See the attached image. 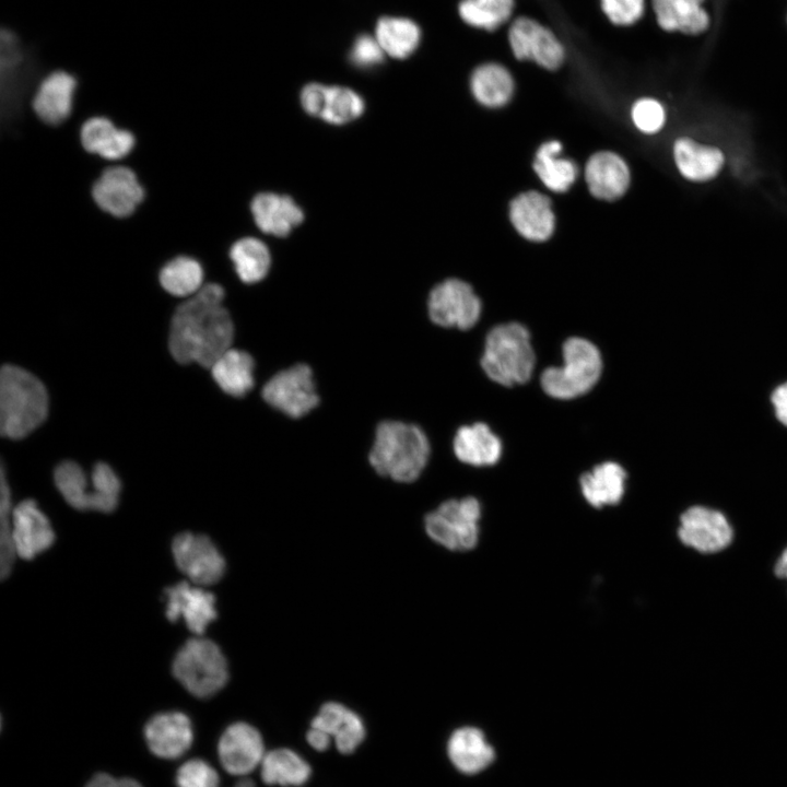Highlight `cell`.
<instances>
[{
    "mask_svg": "<svg viewBox=\"0 0 787 787\" xmlns=\"http://www.w3.org/2000/svg\"><path fill=\"white\" fill-rule=\"evenodd\" d=\"M225 287L218 281H205L192 296L175 309L169 329V351L181 363H197L210 368L232 348L234 322L224 305Z\"/></svg>",
    "mask_w": 787,
    "mask_h": 787,
    "instance_id": "1",
    "label": "cell"
},
{
    "mask_svg": "<svg viewBox=\"0 0 787 787\" xmlns=\"http://www.w3.org/2000/svg\"><path fill=\"white\" fill-rule=\"evenodd\" d=\"M430 454L428 438L420 426L399 420H385L375 430L368 462L379 475L410 483L423 472Z\"/></svg>",
    "mask_w": 787,
    "mask_h": 787,
    "instance_id": "2",
    "label": "cell"
},
{
    "mask_svg": "<svg viewBox=\"0 0 787 787\" xmlns=\"http://www.w3.org/2000/svg\"><path fill=\"white\" fill-rule=\"evenodd\" d=\"M48 413V395L43 383L24 368L11 364L0 371V432L20 439L37 428Z\"/></svg>",
    "mask_w": 787,
    "mask_h": 787,
    "instance_id": "3",
    "label": "cell"
},
{
    "mask_svg": "<svg viewBox=\"0 0 787 787\" xmlns=\"http://www.w3.org/2000/svg\"><path fill=\"white\" fill-rule=\"evenodd\" d=\"M47 67L33 45L10 26L0 33V109L31 105V98Z\"/></svg>",
    "mask_w": 787,
    "mask_h": 787,
    "instance_id": "4",
    "label": "cell"
},
{
    "mask_svg": "<svg viewBox=\"0 0 787 787\" xmlns=\"http://www.w3.org/2000/svg\"><path fill=\"white\" fill-rule=\"evenodd\" d=\"M535 361L529 331L521 324H502L489 331L481 366L493 381L503 386L524 384L531 377Z\"/></svg>",
    "mask_w": 787,
    "mask_h": 787,
    "instance_id": "5",
    "label": "cell"
},
{
    "mask_svg": "<svg viewBox=\"0 0 787 787\" xmlns=\"http://www.w3.org/2000/svg\"><path fill=\"white\" fill-rule=\"evenodd\" d=\"M172 673L193 696L207 698L228 680L227 661L218 644L209 638H189L176 653Z\"/></svg>",
    "mask_w": 787,
    "mask_h": 787,
    "instance_id": "6",
    "label": "cell"
},
{
    "mask_svg": "<svg viewBox=\"0 0 787 787\" xmlns=\"http://www.w3.org/2000/svg\"><path fill=\"white\" fill-rule=\"evenodd\" d=\"M55 484L66 502L79 510L113 512L119 501L121 483L115 471L105 462H97L91 481L73 461H63L54 473Z\"/></svg>",
    "mask_w": 787,
    "mask_h": 787,
    "instance_id": "7",
    "label": "cell"
},
{
    "mask_svg": "<svg viewBox=\"0 0 787 787\" xmlns=\"http://www.w3.org/2000/svg\"><path fill=\"white\" fill-rule=\"evenodd\" d=\"M563 365L544 369L541 387L556 399H573L589 391L598 381L602 360L598 348L590 341L573 337L563 344Z\"/></svg>",
    "mask_w": 787,
    "mask_h": 787,
    "instance_id": "8",
    "label": "cell"
},
{
    "mask_svg": "<svg viewBox=\"0 0 787 787\" xmlns=\"http://www.w3.org/2000/svg\"><path fill=\"white\" fill-rule=\"evenodd\" d=\"M481 505L472 496L442 503L424 519L425 531L438 544L451 551H468L479 541Z\"/></svg>",
    "mask_w": 787,
    "mask_h": 787,
    "instance_id": "9",
    "label": "cell"
},
{
    "mask_svg": "<svg viewBox=\"0 0 787 787\" xmlns=\"http://www.w3.org/2000/svg\"><path fill=\"white\" fill-rule=\"evenodd\" d=\"M262 399L274 410L299 419L319 404L314 372L305 363H296L273 374L263 385Z\"/></svg>",
    "mask_w": 787,
    "mask_h": 787,
    "instance_id": "10",
    "label": "cell"
},
{
    "mask_svg": "<svg viewBox=\"0 0 787 787\" xmlns=\"http://www.w3.org/2000/svg\"><path fill=\"white\" fill-rule=\"evenodd\" d=\"M92 197L103 212L125 219L143 202L145 190L131 167L108 163L92 186Z\"/></svg>",
    "mask_w": 787,
    "mask_h": 787,
    "instance_id": "11",
    "label": "cell"
},
{
    "mask_svg": "<svg viewBox=\"0 0 787 787\" xmlns=\"http://www.w3.org/2000/svg\"><path fill=\"white\" fill-rule=\"evenodd\" d=\"M427 312L432 322L439 327L466 330L479 320L481 301L465 281L447 279L430 292Z\"/></svg>",
    "mask_w": 787,
    "mask_h": 787,
    "instance_id": "12",
    "label": "cell"
},
{
    "mask_svg": "<svg viewBox=\"0 0 787 787\" xmlns=\"http://www.w3.org/2000/svg\"><path fill=\"white\" fill-rule=\"evenodd\" d=\"M172 553L179 571L196 585H213L225 573V559L205 535L189 531L176 535Z\"/></svg>",
    "mask_w": 787,
    "mask_h": 787,
    "instance_id": "13",
    "label": "cell"
},
{
    "mask_svg": "<svg viewBox=\"0 0 787 787\" xmlns=\"http://www.w3.org/2000/svg\"><path fill=\"white\" fill-rule=\"evenodd\" d=\"M79 86L80 78L74 71L63 67L50 68L34 90L32 110L46 125L66 122L73 113Z\"/></svg>",
    "mask_w": 787,
    "mask_h": 787,
    "instance_id": "14",
    "label": "cell"
},
{
    "mask_svg": "<svg viewBox=\"0 0 787 787\" xmlns=\"http://www.w3.org/2000/svg\"><path fill=\"white\" fill-rule=\"evenodd\" d=\"M165 616L171 622L183 619L187 629L201 636L216 619L215 596L201 586L186 580L164 589Z\"/></svg>",
    "mask_w": 787,
    "mask_h": 787,
    "instance_id": "15",
    "label": "cell"
},
{
    "mask_svg": "<svg viewBox=\"0 0 787 787\" xmlns=\"http://www.w3.org/2000/svg\"><path fill=\"white\" fill-rule=\"evenodd\" d=\"M508 42L519 60H532L548 69H557L564 60V48L556 36L537 21L520 16L508 31Z\"/></svg>",
    "mask_w": 787,
    "mask_h": 787,
    "instance_id": "16",
    "label": "cell"
},
{
    "mask_svg": "<svg viewBox=\"0 0 787 787\" xmlns=\"http://www.w3.org/2000/svg\"><path fill=\"white\" fill-rule=\"evenodd\" d=\"M218 751L224 770L237 776H244L254 771L261 764L265 756L260 732L244 721L234 723L224 730Z\"/></svg>",
    "mask_w": 787,
    "mask_h": 787,
    "instance_id": "17",
    "label": "cell"
},
{
    "mask_svg": "<svg viewBox=\"0 0 787 787\" xmlns=\"http://www.w3.org/2000/svg\"><path fill=\"white\" fill-rule=\"evenodd\" d=\"M12 540L16 556L32 560L55 541V532L47 516L33 500H24L13 507Z\"/></svg>",
    "mask_w": 787,
    "mask_h": 787,
    "instance_id": "18",
    "label": "cell"
},
{
    "mask_svg": "<svg viewBox=\"0 0 787 787\" xmlns=\"http://www.w3.org/2000/svg\"><path fill=\"white\" fill-rule=\"evenodd\" d=\"M678 535L684 544L700 552L712 553L730 543L732 530L721 513L694 506L681 516Z\"/></svg>",
    "mask_w": 787,
    "mask_h": 787,
    "instance_id": "19",
    "label": "cell"
},
{
    "mask_svg": "<svg viewBox=\"0 0 787 787\" xmlns=\"http://www.w3.org/2000/svg\"><path fill=\"white\" fill-rule=\"evenodd\" d=\"M248 211L255 226L263 234L285 237L304 221L303 209L287 195L271 191L256 193Z\"/></svg>",
    "mask_w": 787,
    "mask_h": 787,
    "instance_id": "20",
    "label": "cell"
},
{
    "mask_svg": "<svg viewBox=\"0 0 787 787\" xmlns=\"http://www.w3.org/2000/svg\"><path fill=\"white\" fill-rule=\"evenodd\" d=\"M83 149L107 163H121L133 151L137 139L125 128H119L109 118L94 116L80 128Z\"/></svg>",
    "mask_w": 787,
    "mask_h": 787,
    "instance_id": "21",
    "label": "cell"
},
{
    "mask_svg": "<svg viewBox=\"0 0 787 787\" xmlns=\"http://www.w3.org/2000/svg\"><path fill=\"white\" fill-rule=\"evenodd\" d=\"M144 737L151 752L167 760L180 757L193 739L191 721L181 712L154 715L144 727Z\"/></svg>",
    "mask_w": 787,
    "mask_h": 787,
    "instance_id": "22",
    "label": "cell"
},
{
    "mask_svg": "<svg viewBox=\"0 0 787 787\" xmlns=\"http://www.w3.org/2000/svg\"><path fill=\"white\" fill-rule=\"evenodd\" d=\"M509 218L517 232L529 240H545L554 230L555 218L550 199L538 191L518 195L510 202Z\"/></svg>",
    "mask_w": 787,
    "mask_h": 787,
    "instance_id": "23",
    "label": "cell"
},
{
    "mask_svg": "<svg viewBox=\"0 0 787 787\" xmlns=\"http://www.w3.org/2000/svg\"><path fill=\"white\" fill-rule=\"evenodd\" d=\"M310 727L334 738L339 752L350 754L363 742L366 730L362 718L337 702H327L313 718Z\"/></svg>",
    "mask_w": 787,
    "mask_h": 787,
    "instance_id": "24",
    "label": "cell"
},
{
    "mask_svg": "<svg viewBox=\"0 0 787 787\" xmlns=\"http://www.w3.org/2000/svg\"><path fill=\"white\" fill-rule=\"evenodd\" d=\"M585 178L590 192L603 200L620 198L630 185V171L618 154L602 151L587 162Z\"/></svg>",
    "mask_w": 787,
    "mask_h": 787,
    "instance_id": "25",
    "label": "cell"
},
{
    "mask_svg": "<svg viewBox=\"0 0 787 787\" xmlns=\"http://www.w3.org/2000/svg\"><path fill=\"white\" fill-rule=\"evenodd\" d=\"M673 158L679 173L693 183L714 179L725 162L724 154L718 148L698 143L686 137L679 138L674 142Z\"/></svg>",
    "mask_w": 787,
    "mask_h": 787,
    "instance_id": "26",
    "label": "cell"
},
{
    "mask_svg": "<svg viewBox=\"0 0 787 787\" xmlns=\"http://www.w3.org/2000/svg\"><path fill=\"white\" fill-rule=\"evenodd\" d=\"M447 754L454 766L468 775L486 768L495 757L494 749L475 727L456 729L448 739Z\"/></svg>",
    "mask_w": 787,
    "mask_h": 787,
    "instance_id": "27",
    "label": "cell"
},
{
    "mask_svg": "<svg viewBox=\"0 0 787 787\" xmlns=\"http://www.w3.org/2000/svg\"><path fill=\"white\" fill-rule=\"evenodd\" d=\"M453 448L460 461L477 467L496 463L502 454L500 438L481 422L459 427Z\"/></svg>",
    "mask_w": 787,
    "mask_h": 787,
    "instance_id": "28",
    "label": "cell"
},
{
    "mask_svg": "<svg viewBox=\"0 0 787 787\" xmlns=\"http://www.w3.org/2000/svg\"><path fill=\"white\" fill-rule=\"evenodd\" d=\"M227 257L237 279L247 285L261 282L271 269L272 257L268 245L252 235L234 240Z\"/></svg>",
    "mask_w": 787,
    "mask_h": 787,
    "instance_id": "29",
    "label": "cell"
},
{
    "mask_svg": "<svg viewBox=\"0 0 787 787\" xmlns=\"http://www.w3.org/2000/svg\"><path fill=\"white\" fill-rule=\"evenodd\" d=\"M210 369L216 385L235 398L244 397L255 385V361L246 351L228 349Z\"/></svg>",
    "mask_w": 787,
    "mask_h": 787,
    "instance_id": "30",
    "label": "cell"
},
{
    "mask_svg": "<svg viewBox=\"0 0 787 787\" xmlns=\"http://www.w3.org/2000/svg\"><path fill=\"white\" fill-rule=\"evenodd\" d=\"M626 472L616 462H603L580 477V489L594 507L618 504L625 490Z\"/></svg>",
    "mask_w": 787,
    "mask_h": 787,
    "instance_id": "31",
    "label": "cell"
},
{
    "mask_svg": "<svg viewBox=\"0 0 787 787\" xmlns=\"http://www.w3.org/2000/svg\"><path fill=\"white\" fill-rule=\"evenodd\" d=\"M374 36L386 56L402 60L418 49L422 33L409 17L385 15L377 20Z\"/></svg>",
    "mask_w": 787,
    "mask_h": 787,
    "instance_id": "32",
    "label": "cell"
},
{
    "mask_svg": "<svg viewBox=\"0 0 787 787\" xmlns=\"http://www.w3.org/2000/svg\"><path fill=\"white\" fill-rule=\"evenodd\" d=\"M205 283V272L200 261L188 255L167 260L158 271L161 289L173 297L187 298Z\"/></svg>",
    "mask_w": 787,
    "mask_h": 787,
    "instance_id": "33",
    "label": "cell"
},
{
    "mask_svg": "<svg viewBox=\"0 0 787 787\" xmlns=\"http://www.w3.org/2000/svg\"><path fill=\"white\" fill-rule=\"evenodd\" d=\"M657 22L666 31L698 34L708 26L703 0H651Z\"/></svg>",
    "mask_w": 787,
    "mask_h": 787,
    "instance_id": "34",
    "label": "cell"
},
{
    "mask_svg": "<svg viewBox=\"0 0 787 787\" xmlns=\"http://www.w3.org/2000/svg\"><path fill=\"white\" fill-rule=\"evenodd\" d=\"M310 775L309 764L286 748L270 751L261 762V778L268 785L299 787L307 783Z\"/></svg>",
    "mask_w": 787,
    "mask_h": 787,
    "instance_id": "35",
    "label": "cell"
},
{
    "mask_svg": "<svg viewBox=\"0 0 787 787\" xmlns=\"http://www.w3.org/2000/svg\"><path fill=\"white\" fill-rule=\"evenodd\" d=\"M474 98L488 107H501L512 97L514 81L502 64L490 62L479 66L470 79Z\"/></svg>",
    "mask_w": 787,
    "mask_h": 787,
    "instance_id": "36",
    "label": "cell"
},
{
    "mask_svg": "<svg viewBox=\"0 0 787 787\" xmlns=\"http://www.w3.org/2000/svg\"><path fill=\"white\" fill-rule=\"evenodd\" d=\"M562 144L559 141L543 143L536 153L533 169L541 181L552 191L564 192L575 181L577 176L576 164L564 157H559Z\"/></svg>",
    "mask_w": 787,
    "mask_h": 787,
    "instance_id": "37",
    "label": "cell"
},
{
    "mask_svg": "<svg viewBox=\"0 0 787 787\" xmlns=\"http://www.w3.org/2000/svg\"><path fill=\"white\" fill-rule=\"evenodd\" d=\"M364 110L365 102L356 91L342 85H327L319 119L340 126L356 120Z\"/></svg>",
    "mask_w": 787,
    "mask_h": 787,
    "instance_id": "38",
    "label": "cell"
},
{
    "mask_svg": "<svg viewBox=\"0 0 787 787\" xmlns=\"http://www.w3.org/2000/svg\"><path fill=\"white\" fill-rule=\"evenodd\" d=\"M514 0H461L458 12L470 26L494 31L510 16Z\"/></svg>",
    "mask_w": 787,
    "mask_h": 787,
    "instance_id": "39",
    "label": "cell"
},
{
    "mask_svg": "<svg viewBox=\"0 0 787 787\" xmlns=\"http://www.w3.org/2000/svg\"><path fill=\"white\" fill-rule=\"evenodd\" d=\"M0 472V577L1 579H4L11 573L16 553L11 531V517L13 510V506L11 504V492L5 479L3 467Z\"/></svg>",
    "mask_w": 787,
    "mask_h": 787,
    "instance_id": "40",
    "label": "cell"
},
{
    "mask_svg": "<svg viewBox=\"0 0 787 787\" xmlns=\"http://www.w3.org/2000/svg\"><path fill=\"white\" fill-rule=\"evenodd\" d=\"M216 771L205 761L193 759L185 762L177 771V787H219Z\"/></svg>",
    "mask_w": 787,
    "mask_h": 787,
    "instance_id": "41",
    "label": "cell"
},
{
    "mask_svg": "<svg viewBox=\"0 0 787 787\" xmlns=\"http://www.w3.org/2000/svg\"><path fill=\"white\" fill-rule=\"evenodd\" d=\"M632 119L644 133H656L665 125L666 114L662 105L654 98H641L632 108Z\"/></svg>",
    "mask_w": 787,
    "mask_h": 787,
    "instance_id": "42",
    "label": "cell"
},
{
    "mask_svg": "<svg viewBox=\"0 0 787 787\" xmlns=\"http://www.w3.org/2000/svg\"><path fill=\"white\" fill-rule=\"evenodd\" d=\"M385 52L375 36L368 34L359 35L350 49V61L361 69L374 68L383 63Z\"/></svg>",
    "mask_w": 787,
    "mask_h": 787,
    "instance_id": "43",
    "label": "cell"
},
{
    "mask_svg": "<svg viewBox=\"0 0 787 787\" xmlns=\"http://www.w3.org/2000/svg\"><path fill=\"white\" fill-rule=\"evenodd\" d=\"M608 19L616 25H631L643 14L644 0H601Z\"/></svg>",
    "mask_w": 787,
    "mask_h": 787,
    "instance_id": "44",
    "label": "cell"
},
{
    "mask_svg": "<svg viewBox=\"0 0 787 787\" xmlns=\"http://www.w3.org/2000/svg\"><path fill=\"white\" fill-rule=\"evenodd\" d=\"M327 85L318 82L306 84L299 93L301 106L309 116L320 118Z\"/></svg>",
    "mask_w": 787,
    "mask_h": 787,
    "instance_id": "45",
    "label": "cell"
},
{
    "mask_svg": "<svg viewBox=\"0 0 787 787\" xmlns=\"http://www.w3.org/2000/svg\"><path fill=\"white\" fill-rule=\"evenodd\" d=\"M85 787H142L132 778H115L106 773L94 775Z\"/></svg>",
    "mask_w": 787,
    "mask_h": 787,
    "instance_id": "46",
    "label": "cell"
},
{
    "mask_svg": "<svg viewBox=\"0 0 787 787\" xmlns=\"http://www.w3.org/2000/svg\"><path fill=\"white\" fill-rule=\"evenodd\" d=\"M777 419L787 426V383L780 385L772 395Z\"/></svg>",
    "mask_w": 787,
    "mask_h": 787,
    "instance_id": "47",
    "label": "cell"
},
{
    "mask_svg": "<svg viewBox=\"0 0 787 787\" xmlns=\"http://www.w3.org/2000/svg\"><path fill=\"white\" fill-rule=\"evenodd\" d=\"M330 738L329 735L314 727H310L306 735L307 742L317 751H326L330 745Z\"/></svg>",
    "mask_w": 787,
    "mask_h": 787,
    "instance_id": "48",
    "label": "cell"
},
{
    "mask_svg": "<svg viewBox=\"0 0 787 787\" xmlns=\"http://www.w3.org/2000/svg\"><path fill=\"white\" fill-rule=\"evenodd\" d=\"M775 573L778 577L787 579V549L779 556L775 565Z\"/></svg>",
    "mask_w": 787,
    "mask_h": 787,
    "instance_id": "49",
    "label": "cell"
},
{
    "mask_svg": "<svg viewBox=\"0 0 787 787\" xmlns=\"http://www.w3.org/2000/svg\"><path fill=\"white\" fill-rule=\"evenodd\" d=\"M234 787H255V783L249 778H242Z\"/></svg>",
    "mask_w": 787,
    "mask_h": 787,
    "instance_id": "50",
    "label": "cell"
}]
</instances>
